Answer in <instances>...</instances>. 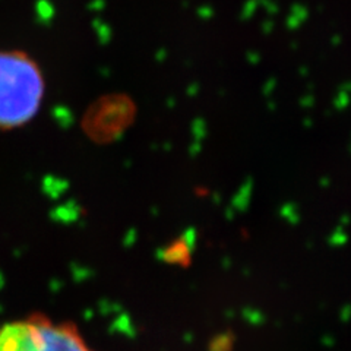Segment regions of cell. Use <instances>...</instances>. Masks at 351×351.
<instances>
[{
    "instance_id": "cell-1",
    "label": "cell",
    "mask_w": 351,
    "mask_h": 351,
    "mask_svg": "<svg viewBox=\"0 0 351 351\" xmlns=\"http://www.w3.org/2000/svg\"><path fill=\"white\" fill-rule=\"evenodd\" d=\"M44 78L37 63L21 52L0 53V130L27 124L40 110Z\"/></svg>"
},
{
    "instance_id": "cell-2",
    "label": "cell",
    "mask_w": 351,
    "mask_h": 351,
    "mask_svg": "<svg viewBox=\"0 0 351 351\" xmlns=\"http://www.w3.org/2000/svg\"><path fill=\"white\" fill-rule=\"evenodd\" d=\"M0 351H94L70 322L29 315L0 326Z\"/></svg>"
}]
</instances>
